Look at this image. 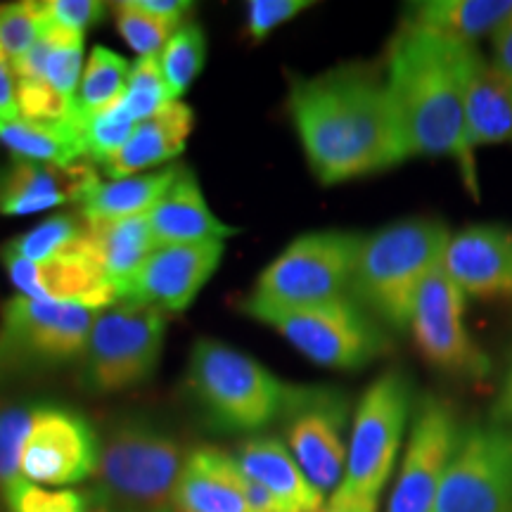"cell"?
Listing matches in <instances>:
<instances>
[{"label": "cell", "mask_w": 512, "mask_h": 512, "mask_svg": "<svg viewBox=\"0 0 512 512\" xmlns=\"http://www.w3.org/2000/svg\"><path fill=\"white\" fill-rule=\"evenodd\" d=\"M287 110L323 185L380 174L413 157L387 83L363 64L292 79Z\"/></svg>", "instance_id": "cell-1"}, {"label": "cell", "mask_w": 512, "mask_h": 512, "mask_svg": "<svg viewBox=\"0 0 512 512\" xmlns=\"http://www.w3.org/2000/svg\"><path fill=\"white\" fill-rule=\"evenodd\" d=\"M463 50L465 43L401 24L389 43L384 83L411 155L451 157L477 200V162L465 124Z\"/></svg>", "instance_id": "cell-2"}, {"label": "cell", "mask_w": 512, "mask_h": 512, "mask_svg": "<svg viewBox=\"0 0 512 512\" xmlns=\"http://www.w3.org/2000/svg\"><path fill=\"white\" fill-rule=\"evenodd\" d=\"M185 460L181 437L157 415L119 413L100 432V463L88 505L95 512L174 510Z\"/></svg>", "instance_id": "cell-3"}, {"label": "cell", "mask_w": 512, "mask_h": 512, "mask_svg": "<svg viewBox=\"0 0 512 512\" xmlns=\"http://www.w3.org/2000/svg\"><path fill=\"white\" fill-rule=\"evenodd\" d=\"M451 230L439 219H403L363 238L349 297L377 323L411 328L418 294L444 259Z\"/></svg>", "instance_id": "cell-4"}, {"label": "cell", "mask_w": 512, "mask_h": 512, "mask_svg": "<svg viewBox=\"0 0 512 512\" xmlns=\"http://www.w3.org/2000/svg\"><path fill=\"white\" fill-rule=\"evenodd\" d=\"M415 413L413 380L401 368L382 373L358 399L351 422L347 467L328 512H377L403 451Z\"/></svg>", "instance_id": "cell-5"}, {"label": "cell", "mask_w": 512, "mask_h": 512, "mask_svg": "<svg viewBox=\"0 0 512 512\" xmlns=\"http://www.w3.org/2000/svg\"><path fill=\"white\" fill-rule=\"evenodd\" d=\"M188 389L214 430L259 434L283 422L297 389L245 351L216 339H197L190 351Z\"/></svg>", "instance_id": "cell-6"}, {"label": "cell", "mask_w": 512, "mask_h": 512, "mask_svg": "<svg viewBox=\"0 0 512 512\" xmlns=\"http://www.w3.org/2000/svg\"><path fill=\"white\" fill-rule=\"evenodd\" d=\"M98 311L22 294L0 306V396L69 361H79Z\"/></svg>", "instance_id": "cell-7"}, {"label": "cell", "mask_w": 512, "mask_h": 512, "mask_svg": "<svg viewBox=\"0 0 512 512\" xmlns=\"http://www.w3.org/2000/svg\"><path fill=\"white\" fill-rule=\"evenodd\" d=\"M242 311L278 330L299 354L323 368L361 370L392 349L382 325L349 294L297 309L242 304Z\"/></svg>", "instance_id": "cell-8"}, {"label": "cell", "mask_w": 512, "mask_h": 512, "mask_svg": "<svg viewBox=\"0 0 512 512\" xmlns=\"http://www.w3.org/2000/svg\"><path fill=\"white\" fill-rule=\"evenodd\" d=\"M363 238L354 230L299 235L261 271L242 304L297 309L347 297Z\"/></svg>", "instance_id": "cell-9"}, {"label": "cell", "mask_w": 512, "mask_h": 512, "mask_svg": "<svg viewBox=\"0 0 512 512\" xmlns=\"http://www.w3.org/2000/svg\"><path fill=\"white\" fill-rule=\"evenodd\" d=\"M166 339V313L121 302L98 311L79 358V384L95 396L136 389L155 375Z\"/></svg>", "instance_id": "cell-10"}, {"label": "cell", "mask_w": 512, "mask_h": 512, "mask_svg": "<svg viewBox=\"0 0 512 512\" xmlns=\"http://www.w3.org/2000/svg\"><path fill=\"white\" fill-rule=\"evenodd\" d=\"M434 512H512L510 427H463Z\"/></svg>", "instance_id": "cell-11"}, {"label": "cell", "mask_w": 512, "mask_h": 512, "mask_svg": "<svg viewBox=\"0 0 512 512\" xmlns=\"http://www.w3.org/2000/svg\"><path fill=\"white\" fill-rule=\"evenodd\" d=\"M460 432L456 411L439 396H422L413 413L387 512H434Z\"/></svg>", "instance_id": "cell-12"}, {"label": "cell", "mask_w": 512, "mask_h": 512, "mask_svg": "<svg viewBox=\"0 0 512 512\" xmlns=\"http://www.w3.org/2000/svg\"><path fill=\"white\" fill-rule=\"evenodd\" d=\"M285 444L320 494H335L347 467L349 401L332 387H299L283 418Z\"/></svg>", "instance_id": "cell-13"}, {"label": "cell", "mask_w": 512, "mask_h": 512, "mask_svg": "<svg viewBox=\"0 0 512 512\" xmlns=\"http://www.w3.org/2000/svg\"><path fill=\"white\" fill-rule=\"evenodd\" d=\"M100 463V432L81 411L38 403L24 441L19 470L36 486H72L95 477Z\"/></svg>", "instance_id": "cell-14"}, {"label": "cell", "mask_w": 512, "mask_h": 512, "mask_svg": "<svg viewBox=\"0 0 512 512\" xmlns=\"http://www.w3.org/2000/svg\"><path fill=\"white\" fill-rule=\"evenodd\" d=\"M465 294L437 268L422 285L411 316V335L418 354L432 368L451 377L479 380L491 363L465 328Z\"/></svg>", "instance_id": "cell-15"}, {"label": "cell", "mask_w": 512, "mask_h": 512, "mask_svg": "<svg viewBox=\"0 0 512 512\" xmlns=\"http://www.w3.org/2000/svg\"><path fill=\"white\" fill-rule=\"evenodd\" d=\"M0 261L8 271L10 283L22 297L74 304L93 311H105L119 304V294L100 266L91 228L81 245L41 264L3 252H0Z\"/></svg>", "instance_id": "cell-16"}, {"label": "cell", "mask_w": 512, "mask_h": 512, "mask_svg": "<svg viewBox=\"0 0 512 512\" xmlns=\"http://www.w3.org/2000/svg\"><path fill=\"white\" fill-rule=\"evenodd\" d=\"M223 259V242L164 245L145 259L124 302L181 313L195 302Z\"/></svg>", "instance_id": "cell-17"}, {"label": "cell", "mask_w": 512, "mask_h": 512, "mask_svg": "<svg viewBox=\"0 0 512 512\" xmlns=\"http://www.w3.org/2000/svg\"><path fill=\"white\" fill-rule=\"evenodd\" d=\"M100 183L95 164H38L10 159L0 169V214L31 216L64 204H81Z\"/></svg>", "instance_id": "cell-18"}, {"label": "cell", "mask_w": 512, "mask_h": 512, "mask_svg": "<svg viewBox=\"0 0 512 512\" xmlns=\"http://www.w3.org/2000/svg\"><path fill=\"white\" fill-rule=\"evenodd\" d=\"M441 268L465 297L512 299V233L489 223L451 233Z\"/></svg>", "instance_id": "cell-19"}, {"label": "cell", "mask_w": 512, "mask_h": 512, "mask_svg": "<svg viewBox=\"0 0 512 512\" xmlns=\"http://www.w3.org/2000/svg\"><path fill=\"white\" fill-rule=\"evenodd\" d=\"M463 91L472 150L512 143V79L477 46L463 50Z\"/></svg>", "instance_id": "cell-20"}, {"label": "cell", "mask_w": 512, "mask_h": 512, "mask_svg": "<svg viewBox=\"0 0 512 512\" xmlns=\"http://www.w3.org/2000/svg\"><path fill=\"white\" fill-rule=\"evenodd\" d=\"M247 475L230 453L200 446L188 453L174 491V512H252Z\"/></svg>", "instance_id": "cell-21"}, {"label": "cell", "mask_w": 512, "mask_h": 512, "mask_svg": "<svg viewBox=\"0 0 512 512\" xmlns=\"http://www.w3.org/2000/svg\"><path fill=\"white\" fill-rule=\"evenodd\" d=\"M157 247L164 245H192V242H211L233 238L240 230L223 223L209 209L204 192L192 169L181 164L174 185L166 190L155 209L147 214Z\"/></svg>", "instance_id": "cell-22"}, {"label": "cell", "mask_w": 512, "mask_h": 512, "mask_svg": "<svg viewBox=\"0 0 512 512\" xmlns=\"http://www.w3.org/2000/svg\"><path fill=\"white\" fill-rule=\"evenodd\" d=\"M242 472L264 486L283 512H320L325 496L304 475L283 439L256 434L233 456Z\"/></svg>", "instance_id": "cell-23"}, {"label": "cell", "mask_w": 512, "mask_h": 512, "mask_svg": "<svg viewBox=\"0 0 512 512\" xmlns=\"http://www.w3.org/2000/svg\"><path fill=\"white\" fill-rule=\"evenodd\" d=\"M195 126V114L183 100L171 102L157 117L136 126L133 136L119 155L102 166L110 181L140 176L143 171L176 159L188 145V138Z\"/></svg>", "instance_id": "cell-24"}, {"label": "cell", "mask_w": 512, "mask_h": 512, "mask_svg": "<svg viewBox=\"0 0 512 512\" xmlns=\"http://www.w3.org/2000/svg\"><path fill=\"white\" fill-rule=\"evenodd\" d=\"M510 15L512 0H420L406 5L403 24L477 46L479 38H494Z\"/></svg>", "instance_id": "cell-25"}, {"label": "cell", "mask_w": 512, "mask_h": 512, "mask_svg": "<svg viewBox=\"0 0 512 512\" xmlns=\"http://www.w3.org/2000/svg\"><path fill=\"white\" fill-rule=\"evenodd\" d=\"M17 81L46 83L64 98H76L83 76V34L46 24L27 55L12 62Z\"/></svg>", "instance_id": "cell-26"}, {"label": "cell", "mask_w": 512, "mask_h": 512, "mask_svg": "<svg viewBox=\"0 0 512 512\" xmlns=\"http://www.w3.org/2000/svg\"><path fill=\"white\" fill-rule=\"evenodd\" d=\"M91 228L98 259L107 280L119 294V304L124 302L131 290L133 278L145 264V259L157 249L155 235L145 216L119 221H86Z\"/></svg>", "instance_id": "cell-27"}, {"label": "cell", "mask_w": 512, "mask_h": 512, "mask_svg": "<svg viewBox=\"0 0 512 512\" xmlns=\"http://www.w3.org/2000/svg\"><path fill=\"white\" fill-rule=\"evenodd\" d=\"M181 164L150 171L121 181H100L91 195L79 204V216L86 221H119L145 216L157 207L176 181Z\"/></svg>", "instance_id": "cell-28"}, {"label": "cell", "mask_w": 512, "mask_h": 512, "mask_svg": "<svg viewBox=\"0 0 512 512\" xmlns=\"http://www.w3.org/2000/svg\"><path fill=\"white\" fill-rule=\"evenodd\" d=\"M81 124H36L22 117L0 121V143L12 159L38 164H74L86 159Z\"/></svg>", "instance_id": "cell-29"}, {"label": "cell", "mask_w": 512, "mask_h": 512, "mask_svg": "<svg viewBox=\"0 0 512 512\" xmlns=\"http://www.w3.org/2000/svg\"><path fill=\"white\" fill-rule=\"evenodd\" d=\"M128 72H131V64L119 53L105 46H95L88 55L79 91H76V110L81 119L93 117L124 98Z\"/></svg>", "instance_id": "cell-30"}, {"label": "cell", "mask_w": 512, "mask_h": 512, "mask_svg": "<svg viewBox=\"0 0 512 512\" xmlns=\"http://www.w3.org/2000/svg\"><path fill=\"white\" fill-rule=\"evenodd\" d=\"M86 235L88 223L79 214H55L27 230V233L5 242L0 252L41 264V261H48L57 254H64L76 245H81Z\"/></svg>", "instance_id": "cell-31"}, {"label": "cell", "mask_w": 512, "mask_h": 512, "mask_svg": "<svg viewBox=\"0 0 512 512\" xmlns=\"http://www.w3.org/2000/svg\"><path fill=\"white\" fill-rule=\"evenodd\" d=\"M38 401L17 399L12 394L0 396V496H8L19 482H24L19 460L24 441L29 437Z\"/></svg>", "instance_id": "cell-32"}, {"label": "cell", "mask_w": 512, "mask_h": 512, "mask_svg": "<svg viewBox=\"0 0 512 512\" xmlns=\"http://www.w3.org/2000/svg\"><path fill=\"white\" fill-rule=\"evenodd\" d=\"M204 60H207V36L197 24L185 22L159 53V67L174 100H181L190 91L192 81L202 72Z\"/></svg>", "instance_id": "cell-33"}, {"label": "cell", "mask_w": 512, "mask_h": 512, "mask_svg": "<svg viewBox=\"0 0 512 512\" xmlns=\"http://www.w3.org/2000/svg\"><path fill=\"white\" fill-rule=\"evenodd\" d=\"M121 102H124L126 112L131 114L136 124L157 117L171 102H176L164 81L162 67H159V55L138 57L136 62H131V72H128L126 91Z\"/></svg>", "instance_id": "cell-34"}, {"label": "cell", "mask_w": 512, "mask_h": 512, "mask_svg": "<svg viewBox=\"0 0 512 512\" xmlns=\"http://www.w3.org/2000/svg\"><path fill=\"white\" fill-rule=\"evenodd\" d=\"M136 121L126 112L124 102H114L112 107L102 110L93 117L83 119L81 136L86 147V159L93 164L105 166L114 155L124 150L136 131Z\"/></svg>", "instance_id": "cell-35"}, {"label": "cell", "mask_w": 512, "mask_h": 512, "mask_svg": "<svg viewBox=\"0 0 512 512\" xmlns=\"http://www.w3.org/2000/svg\"><path fill=\"white\" fill-rule=\"evenodd\" d=\"M46 24L43 3L22 0V3L0 5V55L17 62L36 46Z\"/></svg>", "instance_id": "cell-36"}, {"label": "cell", "mask_w": 512, "mask_h": 512, "mask_svg": "<svg viewBox=\"0 0 512 512\" xmlns=\"http://www.w3.org/2000/svg\"><path fill=\"white\" fill-rule=\"evenodd\" d=\"M114 24H117L119 36L136 50L138 57H150L159 55L164 50L169 38L176 34V24L164 22V19L147 15L145 10H140L133 0H124V3L110 5Z\"/></svg>", "instance_id": "cell-37"}, {"label": "cell", "mask_w": 512, "mask_h": 512, "mask_svg": "<svg viewBox=\"0 0 512 512\" xmlns=\"http://www.w3.org/2000/svg\"><path fill=\"white\" fill-rule=\"evenodd\" d=\"M10 512H88V496L72 489H46L24 479L3 498Z\"/></svg>", "instance_id": "cell-38"}, {"label": "cell", "mask_w": 512, "mask_h": 512, "mask_svg": "<svg viewBox=\"0 0 512 512\" xmlns=\"http://www.w3.org/2000/svg\"><path fill=\"white\" fill-rule=\"evenodd\" d=\"M313 3L309 0H249L245 15V36L252 43L266 41L275 29L302 15Z\"/></svg>", "instance_id": "cell-39"}, {"label": "cell", "mask_w": 512, "mask_h": 512, "mask_svg": "<svg viewBox=\"0 0 512 512\" xmlns=\"http://www.w3.org/2000/svg\"><path fill=\"white\" fill-rule=\"evenodd\" d=\"M43 12L55 27L83 34L86 29L98 27L105 19L107 5L100 3V0H46Z\"/></svg>", "instance_id": "cell-40"}, {"label": "cell", "mask_w": 512, "mask_h": 512, "mask_svg": "<svg viewBox=\"0 0 512 512\" xmlns=\"http://www.w3.org/2000/svg\"><path fill=\"white\" fill-rule=\"evenodd\" d=\"M17 117H19L17 76L8 57L0 55V121H10Z\"/></svg>", "instance_id": "cell-41"}, {"label": "cell", "mask_w": 512, "mask_h": 512, "mask_svg": "<svg viewBox=\"0 0 512 512\" xmlns=\"http://www.w3.org/2000/svg\"><path fill=\"white\" fill-rule=\"evenodd\" d=\"M491 48H494L491 62H494L505 76L512 79V15L508 17V22L496 31L494 38H491Z\"/></svg>", "instance_id": "cell-42"}, {"label": "cell", "mask_w": 512, "mask_h": 512, "mask_svg": "<svg viewBox=\"0 0 512 512\" xmlns=\"http://www.w3.org/2000/svg\"><path fill=\"white\" fill-rule=\"evenodd\" d=\"M494 422L510 427L512 430V370H510V375L505 377L501 394H498V401L494 406Z\"/></svg>", "instance_id": "cell-43"}, {"label": "cell", "mask_w": 512, "mask_h": 512, "mask_svg": "<svg viewBox=\"0 0 512 512\" xmlns=\"http://www.w3.org/2000/svg\"><path fill=\"white\" fill-rule=\"evenodd\" d=\"M162 512H174V510H162Z\"/></svg>", "instance_id": "cell-44"}, {"label": "cell", "mask_w": 512, "mask_h": 512, "mask_svg": "<svg viewBox=\"0 0 512 512\" xmlns=\"http://www.w3.org/2000/svg\"><path fill=\"white\" fill-rule=\"evenodd\" d=\"M320 512H328V510H320Z\"/></svg>", "instance_id": "cell-45"}]
</instances>
